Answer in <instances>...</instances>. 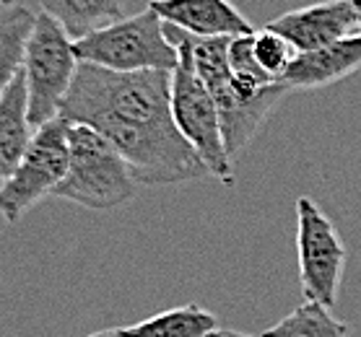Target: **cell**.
<instances>
[{"label":"cell","instance_id":"obj_5","mask_svg":"<svg viewBox=\"0 0 361 337\" xmlns=\"http://www.w3.org/2000/svg\"><path fill=\"white\" fill-rule=\"evenodd\" d=\"M166 37L180 52L177 68L172 70L174 125H177L182 138L190 143V148L195 151V156L203 161L208 177H216L224 184H231L234 182V161L229 158L226 146H224L221 120H219L214 96L203 86V81L197 78L188 44L169 32H166Z\"/></svg>","mask_w":361,"mask_h":337},{"label":"cell","instance_id":"obj_15","mask_svg":"<svg viewBox=\"0 0 361 337\" xmlns=\"http://www.w3.org/2000/svg\"><path fill=\"white\" fill-rule=\"evenodd\" d=\"M34 18L37 13L26 6H11L0 11V96L21 73L26 39L34 26Z\"/></svg>","mask_w":361,"mask_h":337},{"label":"cell","instance_id":"obj_17","mask_svg":"<svg viewBox=\"0 0 361 337\" xmlns=\"http://www.w3.org/2000/svg\"><path fill=\"white\" fill-rule=\"evenodd\" d=\"M299 52L288 44L283 37L268 32V29H260V32L252 34V58L257 63V68L263 70L268 78L273 81H281L286 75L288 65L294 63V58Z\"/></svg>","mask_w":361,"mask_h":337},{"label":"cell","instance_id":"obj_18","mask_svg":"<svg viewBox=\"0 0 361 337\" xmlns=\"http://www.w3.org/2000/svg\"><path fill=\"white\" fill-rule=\"evenodd\" d=\"M208 337H255V335H245V332H237V329H216V332H211Z\"/></svg>","mask_w":361,"mask_h":337},{"label":"cell","instance_id":"obj_9","mask_svg":"<svg viewBox=\"0 0 361 337\" xmlns=\"http://www.w3.org/2000/svg\"><path fill=\"white\" fill-rule=\"evenodd\" d=\"M265 29L283 37L299 55L322 50L361 34L351 0H322L314 6L288 11L283 16L273 18L271 24H265Z\"/></svg>","mask_w":361,"mask_h":337},{"label":"cell","instance_id":"obj_13","mask_svg":"<svg viewBox=\"0 0 361 337\" xmlns=\"http://www.w3.org/2000/svg\"><path fill=\"white\" fill-rule=\"evenodd\" d=\"M39 6L73 42L125 18V0H39Z\"/></svg>","mask_w":361,"mask_h":337},{"label":"cell","instance_id":"obj_8","mask_svg":"<svg viewBox=\"0 0 361 337\" xmlns=\"http://www.w3.org/2000/svg\"><path fill=\"white\" fill-rule=\"evenodd\" d=\"M288 91L291 89L283 81L265 83L242 73H231L224 86L211 91L221 120L224 146L231 161L250 146V140L257 135V130Z\"/></svg>","mask_w":361,"mask_h":337},{"label":"cell","instance_id":"obj_2","mask_svg":"<svg viewBox=\"0 0 361 337\" xmlns=\"http://www.w3.org/2000/svg\"><path fill=\"white\" fill-rule=\"evenodd\" d=\"M68 174L52 198L99 213L133 203L138 182L133 179L125 158L102 132L89 125L68 122Z\"/></svg>","mask_w":361,"mask_h":337},{"label":"cell","instance_id":"obj_3","mask_svg":"<svg viewBox=\"0 0 361 337\" xmlns=\"http://www.w3.org/2000/svg\"><path fill=\"white\" fill-rule=\"evenodd\" d=\"M78 63L107 68L115 73H138V70H166L177 68L180 52L164 32V21L157 11H140L125 16L99 32L86 34L73 42Z\"/></svg>","mask_w":361,"mask_h":337},{"label":"cell","instance_id":"obj_12","mask_svg":"<svg viewBox=\"0 0 361 337\" xmlns=\"http://www.w3.org/2000/svg\"><path fill=\"white\" fill-rule=\"evenodd\" d=\"M32 138L34 127L26 112V81L24 73H18L0 96V184L16 172Z\"/></svg>","mask_w":361,"mask_h":337},{"label":"cell","instance_id":"obj_7","mask_svg":"<svg viewBox=\"0 0 361 337\" xmlns=\"http://www.w3.org/2000/svg\"><path fill=\"white\" fill-rule=\"evenodd\" d=\"M296 257L304 301L333 309L345 270L343 239L310 195L296 198Z\"/></svg>","mask_w":361,"mask_h":337},{"label":"cell","instance_id":"obj_11","mask_svg":"<svg viewBox=\"0 0 361 337\" xmlns=\"http://www.w3.org/2000/svg\"><path fill=\"white\" fill-rule=\"evenodd\" d=\"M361 68V34L341 39L330 47L314 52H302L296 55L294 63L288 65L286 75L281 81L294 91H314L325 89L333 83L343 81Z\"/></svg>","mask_w":361,"mask_h":337},{"label":"cell","instance_id":"obj_4","mask_svg":"<svg viewBox=\"0 0 361 337\" xmlns=\"http://www.w3.org/2000/svg\"><path fill=\"white\" fill-rule=\"evenodd\" d=\"M75 70L78 58L73 39L55 18L39 11L26 39L21 65L26 81V112L34 130L60 117V107L71 91Z\"/></svg>","mask_w":361,"mask_h":337},{"label":"cell","instance_id":"obj_1","mask_svg":"<svg viewBox=\"0 0 361 337\" xmlns=\"http://www.w3.org/2000/svg\"><path fill=\"white\" fill-rule=\"evenodd\" d=\"M60 117L89 125L115 146L138 184H182L208 177L172 120V73H115L78 63Z\"/></svg>","mask_w":361,"mask_h":337},{"label":"cell","instance_id":"obj_19","mask_svg":"<svg viewBox=\"0 0 361 337\" xmlns=\"http://www.w3.org/2000/svg\"><path fill=\"white\" fill-rule=\"evenodd\" d=\"M89 337H120V335H117V329H102V332H94Z\"/></svg>","mask_w":361,"mask_h":337},{"label":"cell","instance_id":"obj_16","mask_svg":"<svg viewBox=\"0 0 361 337\" xmlns=\"http://www.w3.org/2000/svg\"><path fill=\"white\" fill-rule=\"evenodd\" d=\"M260 337H348V324L333 317V309L304 301Z\"/></svg>","mask_w":361,"mask_h":337},{"label":"cell","instance_id":"obj_6","mask_svg":"<svg viewBox=\"0 0 361 337\" xmlns=\"http://www.w3.org/2000/svg\"><path fill=\"white\" fill-rule=\"evenodd\" d=\"M68 161V122L63 117H55L52 122L34 130L21 164L0 184V215L13 226L34 205L52 198L58 184L66 179Z\"/></svg>","mask_w":361,"mask_h":337},{"label":"cell","instance_id":"obj_14","mask_svg":"<svg viewBox=\"0 0 361 337\" xmlns=\"http://www.w3.org/2000/svg\"><path fill=\"white\" fill-rule=\"evenodd\" d=\"M219 329L216 314L197 304H185L154 314L130 327H120V337H208Z\"/></svg>","mask_w":361,"mask_h":337},{"label":"cell","instance_id":"obj_20","mask_svg":"<svg viewBox=\"0 0 361 337\" xmlns=\"http://www.w3.org/2000/svg\"><path fill=\"white\" fill-rule=\"evenodd\" d=\"M353 3V11H356V21H359V29H361V0H351Z\"/></svg>","mask_w":361,"mask_h":337},{"label":"cell","instance_id":"obj_10","mask_svg":"<svg viewBox=\"0 0 361 337\" xmlns=\"http://www.w3.org/2000/svg\"><path fill=\"white\" fill-rule=\"evenodd\" d=\"M159 18L192 37H247L255 29L229 0H151Z\"/></svg>","mask_w":361,"mask_h":337}]
</instances>
